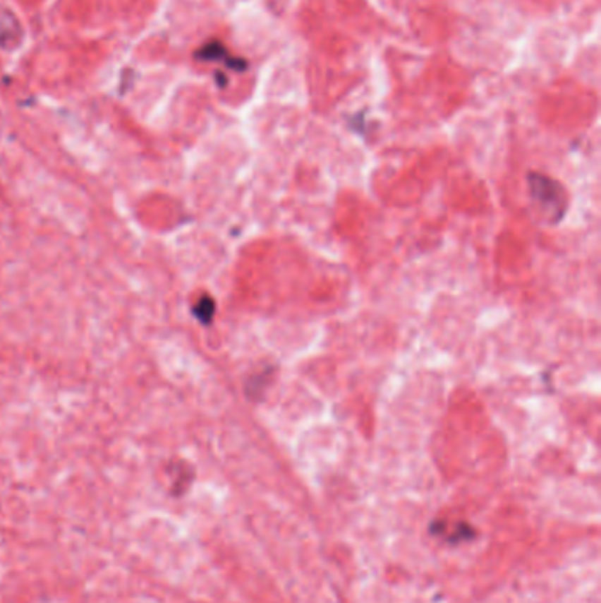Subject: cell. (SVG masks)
<instances>
[{"mask_svg":"<svg viewBox=\"0 0 601 603\" xmlns=\"http://www.w3.org/2000/svg\"><path fill=\"white\" fill-rule=\"evenodd\" d=\"M194 59L203 60V62H212V60H221L224 62L229 69L235 71H245L247 62L243 59H236V56L229 55L228 49L224 48V44L219 41H210L205 46H201L196 53H194Z\"/></svg>","mask_w":601,"mask_h":603,"instance_id":"6da1fadb","label":"cell"},{"mask_svg":"<svg viewBox=\"0 0 601 603\" xmlns=\"http://www.w3.org/2000/svg\"><path fill=\"white\" fill-rule=\"evenodd\" d=\"M21 27L11 11L0 9V49H9L20 42Z\"/></svg>","mask_w":601,"mask_h":603,"instance_id":"7a4b0ae2","label":"cell"}]
</instances>
